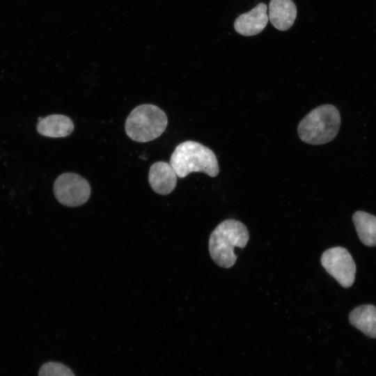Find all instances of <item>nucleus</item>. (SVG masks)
<instances>
[{
    "instance_id": "obj_1",
    "label": "nucleus",
    "mask_w": 376,
    "mask_h": 376,
    "mask_svg": "<svg viewBox=\"0 0 376 376\" xmlns=\"http://www.w3.org/2000/svg\"><path fill=\"white\" fill-rule=\"evenodd\" d=\"M249 239V231L242 222L233 219L224 220L210 236L208 246L210 256L219 267L230 268L237 260L235 247L244 248Z\"/></svg>"
},
{
    "instance_id": "obj_2",
    "label": "nucleus",
    "mask_w": 376,
    "mask_h": 376,
    "mask_svg": "<svg viewBox=\"0 0 376 376\" xmlns=\"http://www.w3.org/2000/svg\"><path fill=\"white\" fill-rule=\"evenodd\" d=\"M169 163L180 178L192 172H203L210 177L217 176L219 172L214 152L194 141H186L178 145Z\"/></svg>"
},
{
    "instance_id": "obj_3",
    "label": "nucleus",
    "mask_w": 376,
    "mask_h": 376,
    "mask_svg": "<svg viewBox=\"0 0 376 376\" xmlns=\"http://www.w3.org/2000/svg\"><path fill=\"white\" fill-rule=\"evenodd\" d=\"M340 126V116L338 109L331 104H323L305 116L299 123L297 132L302 141L322 145L334 139Z\"/></svg>"
},
{
    "instance_id": "obj_4",
    "label": "nucleus",
    "mask_w": 376,
    "mask_h": 376,
    "mask_svg": "<svg viewBox=\"0 0 376 376\" xmlns=\"http://www.w3.org/2000/svg\"><path fill=\"white\" fill-rule=\"evenodd\" d=\"M168 124L166 113L157 106L146 104L134 109L125 121V132L138 142L152 141L164 132Z\"/></svg>"
},
{
    "instance_id": "obj_5",
    "label": "nucleus",
    "mask_w": 376,
    "mask_h": 376,
    "mask_svg": "<svg viewBox=\"0 0 376 376\" xmlns=\"http://www.w3.org/2000/svg\"><path fill=\"white\" fill-rule=\"evenodd\" d=\"M54 194L62 205L77 207L89 199L91 186L85 178L77 173H64L55 180Z\"/></svg>"
},
{
    "instance_id": "obj_6",
    "label": "nucleus",
    "mask_w": 376,
    "mask_h": 376,
    "mask_svg": "<svg viewBox=\"0 0 376 376\" xmlns=\"http://www.w3.org/2000/svg\"><path fill=\"white\" fill-rule=\"evenodd\" d=\"M321 264L341 286L349 288L354 283L356 265L346 249L335 246L327 249L321 256Z\"/></svg>"
},
{
    "instance_id": "obj_7",
    "label": "nucleus",
    "mask_w": 376,
    "mask_h": 376,
    "mask_svg": "<svg viewBox=\"0 0 376 376\" xmlns=\"http://www.w3.org/2000/svg\"><path fill=\"white\" fill-rule=\"evenodd\" d=\"M267 6L264 3L256 5L250 11L238 16L234 22L235 30L244 36L260 33L268 22Z\"/></svg>"
},
{
    "instance_id": "obj_8",
    "label": "nucleus",
    "mask_w": 376,
    "mask_h": 376,
    "mask_svg": "<svg viewBox=\"0 0 376 376\" xmlns=\"http://www.w3.org/2000/svg\"><path fill=\"white\" fill-rule=\"evenodd\" d=\"M178 175L175 171L166 162L154 163L150 168L148 181L152 189L157 194L166 195L175 187Z\"/></svg>"
},
{
    "instance_id": "obj_9",
    "label": "nucleus",
    "mask_w": 376,
    "mask_h": 376,
    "mask_svg": "<svg viewBox=\"0 0 376 376\" xmlns=\"http://www.w3.org/2000/svg\"><path fill=\"white\" fill-rule=\"evenodd\" d=\"M297 8L292 0H271L269 4L268 19L279 31H286L294 24Z\"/></svg>"
},
{
    "instance_id": "obj_10",
    "label": "nucleus",
    "mask_w": 376,
    "mask_h": 376,
    "mask_svg": "<svg viewBox=\"0 0 376 376\" xmlns=\"http://www.w3.org/2000/svg\"><path fill=\"white\" fill-rule=\"evenodd\" d=\"M39 134L52 138L65 137L74 130L72 120L64 115L53 114L42 118L37 125Z\"/></svg>"
},
{
    "instance_id": "obj_11",
    "label": "nucleus",
    "mask_w": 376,
    "mask_h": 376,
    "mask_svg": "<svg viewBox=\"0 0 376 376\" xmlns=\"http://www.w3.org/2000/svg\"><path fill=\"white\" fill-rule=\"evenodd\" d=\"M349 320L365 335L376 338V306L363 304L356 307L350 312Z\"/></svg>"
},
{
    "instance_id": "obj_12",
    "label": "nucleus",
    "mask_w": 376,
    "mask_h": 376,
    "mask_svg": "<svg viewBox=\"0 0 376 376\" xmlns=\"http://www.w3.org/2000/svg\"><path fill=\"white\" fill-rule=\"evenodd\" d=\"M352 221L361 242L366 246H376V217L364 211H357Z\"/></svg>"
},
{
    "instance_id": "obj_13",
    "label": "nucleus",
    "mask_w": 376,
    "mask_h": 376,
    "mask_svg": "<svg viewBox=\"0 0 376 376\" xmlns=\"http://www.w3.org/2000/svg\"><path fill=\"white\" fill-rule=\"evenodd\" d=\"M38 376H75L70 368L63 363L49 361L39 369Z\"/></svg>"
}]
</instances>
